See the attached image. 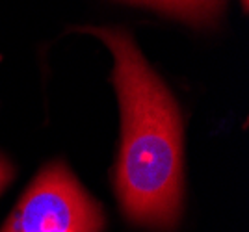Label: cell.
I'll return each instance as SVG.
<instances>
[{"instance_id": "6da1fadb", "label": "cell", "mask_w": 249, "mask_h": 232, "mask_svg": "<svg viewBox=\"0 0 249 232\" xmlns=\"http://www.w3.org/2000/svg\"><path fill=\"white\" fill-rule=\"evenodd\" d=\"M114 54V84L123 137L115 190L130 221L160 231L177 225L182 204V127L167 87L132 37L115 28H86Z\"/></svg>"}, {"instance_id": "7a4b0ae2", "label": "cell", "mask_w": 249, "mask_h": 232, "mask_svg": "<svg viewBox=\"0 0 249 232\" xmlns=\"http://www.w3.org/2000/svg\"><path fill=\"white\" fill-rule=\"evenodd\" d=\"M103 212L73 173L52 164L39 173L0 232H101Z\"/></svg>"}, {"instance_id": "3957f363", "label": "cell", "mask_w": 249, "mask_h": 232, "mask_svg": "<svg viewBox=\"0 0 249 232\" xmlns=\"http://www.w3.org/2000/svg\"><path fill=\"white\" fill-rule=\"evenodd\" d=\"M138 4H145L151 8L175 15L178 19L190 22H210L218 15L225 0H130Z\"/></svg>"}, {"instance_id": "277c9868", "label": "cell", "mask_w": 249, "mask_h": 232, "mask_svg": "<svg viewBox=\"0 0 249 232\" xmlns=\"http://www.w3.org/2000/svg\"><path fill=\"white\" fill-rule=\"evenodd\" d=\"M11 177H13L11 166L4 158H0V191L6 188V184L11 180Z\"/></svg>"}, {"instance_id": "5b68a950", "label": "cell", "mask_w": 249, "mask_h": 232, "mask_svg": "<svg viewBox=\"0 0 249 232\" xmlns=\"http://www.w3.org/2000/svg\"><path fill=\"white\" fill-rule=\"evenodd\" d=\"M242 2H244V6H248V0H242Z\"/></svg>"}]
</instances>
